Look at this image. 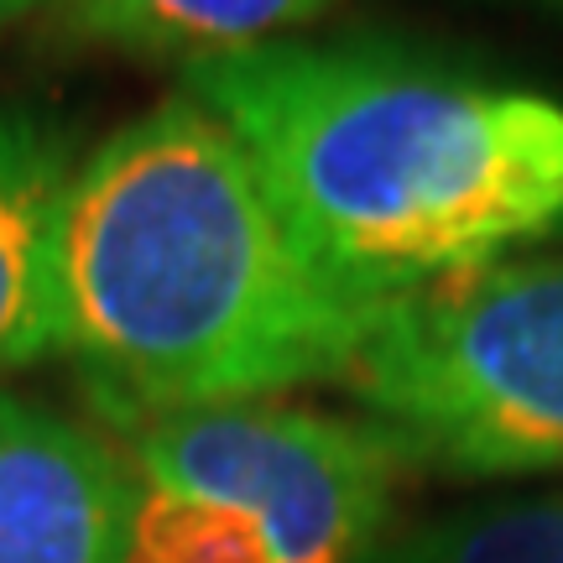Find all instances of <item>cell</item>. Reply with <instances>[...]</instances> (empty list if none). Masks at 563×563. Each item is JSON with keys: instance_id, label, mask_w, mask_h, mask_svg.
I'll use <instances>...</instances> for the list:
<instances>
[{"instance_id": "obj_7", "label": "cell", "mask_w": 563, "mask_h": 563, "mask_svg": "<svg viewBox=\"0 0 563 563\" xmlns=\"http://www.w3.org/2000/svg\"><path fill=\"white\" fill-rule=\"evenodd\" d=\"M323 0H68L63 26L79 42L136 58H220L241 47L292 37Z\"/></svg>"}, {"instance_id": "obj_3", "label": "cell", "mask_w": 563, "mask_h": 563, "mask_svg": "<svg viewBox=\"0 0 563 563\" xmlns=\"http://www.w3.org/2000/svg\"><path fill=\"white\" fill-rule=\"evenodd\" d=\"M402 464L365 418L287 402L136 422L125 563H365Z\"/></svg>"}, {"instance_id": "obj_2", "label": "cell", "mask_w": 563, "mask_h": 563, "mask_svg": "<svg viewBox=\"0 0 563 563\" xmlns=\"http://www.w3.org/2000/svg\"><path fill=\"white\" fill-rule=\"evenodd\" d=\"M334 277L376 302L563 224V104L371 42L277 37L178 68Z\"/></svg>"}, {"instance_id": "obj_8", "label": "cell", "mask_w": 563, "mask_h": 563, "mask_svg": "<svg viewBox=\"0 0 563 563\" xmlns=\"http://www.w3.org/2000/svg\"><path fill=\"white\" fill-rule=\"evenodd\" d=\"M391 563H563V490L439 517L402 538Z\"/></svg>"}, {"instance_id": "obj_4", "label": "cell", "mask_w": 563, "mask_h": 563, "mask_svg": "<svg viewBox=\"0 0 563 563\" xmlns=\"http://www.w3.org/2000/svg\"><path fill=\"white\" fill-rule=\"evenodd\" d=\"M340 386L407 464L563 470V256H501L386 302Z\"/></svg>"}, {"instance_id": "obj_6", "label": "cell", "mask_w": 563, "mask_h": 563, "mask_svg": "<svg viewBox=\"0 0 563 563\" xmlns=\"http://www.w3.org/2000/svg\"><path fill=\"white\" fill-rule=\"evenodd\" d=\"M79 162L68 121L0 100V382L58 355V245Z\"/></svg>"}, {"instance_id": "obj_1", "label": "cell", "mask_w": 563, "mask_h": 563, "mask_svg": "<svg viewBox=\"0 0 563 563\" xmlns=\"http://www.w3.org/2000/svg\"><path fill=\"white\" fill-rule=\"evenodd\" d=\"M386 302L308 251L262 167L167 95L89 146L58 245V355L110 422L344 382Z\"/></svg>"}, {"instance_id": "obj_9", "label": "cell", "mask_w": 563, "mask_h": 563, "mask_svg": "<svg viewBox=\"0 0 563 563\" xmlns=\"http://www.w3.org/2000/svg\"><path fill=\"white\" fill-rule=\"evenodd\" d=\"M42 0H0V32H5V26H16L21 16H26V11H37Z\"/></svg>"}, {"instance_id": "obj_5", "label": "cell", "mask_w": 563, "mask_h": 563, "mask_svg": "<svg viewBox=\"0 0 563 563\" xmlns=\"http://www.w3.org/2000/svg\"><path fill=\"white\" fill-rule=\"evenodd\" d=\"M125 449L58 407L0 391V563H125Z\"/></svg>"}]
</instances>
